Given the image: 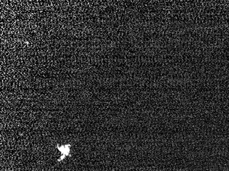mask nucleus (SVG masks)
<instances>
[{"instance_id":"nucleus-1","label":"nucleus","mask_w":229,"mask_h":171,"mask_svg":"<svg viewBox=\"0 0 229 171\" xmlns=\"http://www.w3.org/2000/svg\"><path fill=\"white\" fill-rule=\"evenodd\" d=\"M57 149L59 150L61 156L60 158L58 160V162H62L63 160L65 159L67 157L71 156V144H63V145H57Z\"/></svg>"}]
</instances>
